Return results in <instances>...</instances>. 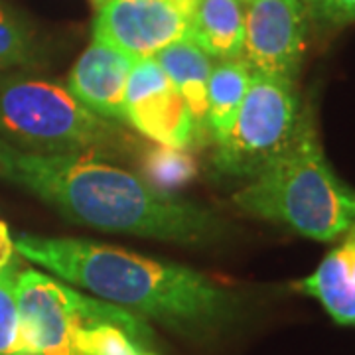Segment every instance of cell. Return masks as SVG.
<instances>
[{"label":"cell","instance_id":"cell-1","mask_svg":"<svg viewBox=\"0 0 355 355\" xmlns=\"http://www.w3.org/2000/svg\"><path fill=\"white\" fill-rule=\"evenodd\" d=\"M14 249L67 284L186 338H211L237 316L235 298L190 266L76 237L20 235Z\"/></svg>","mask_w":355,"mask_h":355},{"label":"cell","instance_id":"cell-20","mask_svg":"<svg viewBox=\"0 0 355 355\" xmlns=\"http://www.w3.org/2000/svg\"><path fill=\"white\" fill-rule=\"evenodd\" d=\"M14 241L10 237L8 225L4 221H0V270H4L6 266L14 261Z\"/></svg>","mask_w":355,"mask_h":355},{"label":"cell","instance_id":"cell-10","mask_svg":"<svg viewBox=\"0 0 355 355\" xmlns=\"http://www.w3.org/2000/svg\"><path fill=\"white\" fill-rule=\"evenodd\" d=\"M135 62L137 60L127 53L93 40L73 65L67 91L85 109L105 121H127L125 95Z\"/></svg>","mask_w":355,"mask_h":355},{"label":"cell","instance_id":"cell-3","mask_svg":"<svg viewBox=\"0 0 355 355\" xmlns=\"http://www.w3.org/2000/svg\"><path fill=\"white\" fill-rule=\"evenodd\" d=\"M235 203L322 243L340 239L355 223V190L331 170L308 114L288 148L235 193Z\"/></svg>","mask_w":355,"mask_h":355},{"label":"cell","instance_id":"cell-7","mask_svg":"<svg viewBox=\"0 0 355 355\" xmlns=\"http://www.w3.org/2000/svg\"><path fill=\"white\" fill-rule=\"evenodd\" d=\"M190 14L170 0H101L95 4L93 40L135 60L154 58L188 38Z\"/></svg>","mask_w":355,"mask_h":355},{"label":"cell","instance_id":"cell-9","mask_svg":"<svg viewBox=\"0 0 355 355\" xmlns=\"http://www.w3.org/2000/svg\"><path fill=\"white\" fill-rule=\"evenodd\" d=\"M127 121L156 144L186 148L193 142L190 109L156 58L137 60L127 81Z\"/></svg>","mask_w":355,"mask_h":355},{"label":"cell","instance_id":"cell-12","mask_svg":"<svg viewBox=\"0 0 355 355\" xmlns=\"http://www.w3.org/2000/svg\"><path fill=\"white\" fill-rule=\"evenodd\" d=\"M188 40L217 62L241 58L245 44L241 0H193Z\"/></svg>","mask_w":355,"mask_h":355},{"label":"cell","instance_id":"cell-11","mask_svg":"<svg viewBox=\"0 0 355 355\" xmlns=\"http://www.w3.org/2000/svg\"><path fill=\"white\" fill-rule=\"evenodd\" d=\"M154 58L190 109L193 140L205 142L211 139L207 127V81L214 60L188 38L166 46Z\"/></svg>","mask_w":355,"mask_h":355},{"label":"cell","instance_id":"cell-2","mask_svg":"<svg viewBox=\"0 0 355 355\" xmlns=\"http://www.w3.org/2000/svg\"><path fill=\"white\" fill-rule=\"evenodd\" d=\"M0 176L79 225L180 243L198 241L214 231L209 211L83 154H38L0 146Z\"/></svg>","mask_w":355,"mask_h":355},{"label":"cell","instance_id":"cell-14","mask_svg":"<svg viewBox=\"0 0 355 355\" xmlns=\"http://www.w3.org/2000/svg\"><path fill=\"white\" fill-rule=\"evenodd\" d=\"M296 286L316 298L334 322L355 326V282L347 277L338 249L326 254L316 270Z\"/></svg>","mask_w":355,"mask_h":355},{"label":"cell","instance_id":"cell-23","mask_svg":"<svg viewBox=\"0 0 355 355\" xmlns=\"http://www.w3.org/2000/svg\"><path fill=\"white\" fill-rule=\"evenodd\" d=\"M241 2H249V0H241Z\"/></svg>","mask_w":355,"mask_h":355},{"label":"cell","instance_id":"cell-22","mask_svg":"<svg viewBox=\"0 0 355 355\" xmlns=\"http://www.w3.org/2000/svg\"><path fill=\"white\" fill-rule=\"evenodd\" d=\"M139 355H154V354H150V352H140Z\"/></svg>","mask_w":355,"mask_h":355},{"label":"cell","instance_id":"cell-17","mask_svg":"<svg viewBox=\"0 0 355 355\" xmlns=\"http://www.w3.org/2000/svg\"><path fill=\"white\" fill-rule=\"evenodd\" d=\"M77 355H139L144 345L123 326L113 322H95L79 331Z\"/></svg>","mask_w":355,"mask_h":355},{"label":"cell","instance_id":"cell-16","mask_svg":"<svg viewBox=\"0 0 355 355\" xmlns=\"http://www.w3.org/2000/svg\"><path fill=\"white\" fill-rule=\"evenodd\" d=\"M18 272L16 261L0 270V355H36L22 331L16 298Z\"/></svg>","mask_w":355,"mask_h":355},{"label":"cell","instance_id":"cell-5","mask_svg":"<svg viewBox=\"0 0 355 355\" xmlns=\"http://www.w3.org/2000/svg\"><path fill=\"white\" fill-rule=\"evenodd\" d=\"M16 298L26 342L36 355H77L79 331L95 322L119 324L142 345L153 338L137 314L85 296L64 280L34 268L18 272Z\"/></svg>","mask_w":355,"mask_h":355},{"label":"cell","instance_id":"cell-21","mask_svg":"<svg viewBox=\"0 0 355 355\" xmlns=\"http://www.w3.org/2000/svg\"><path fill=\"white\" fill-rule=\"evenodd\" d=\"M93 2L97 4V2H101V0H93ZM170 2H174V4H178V6H180L182 10H186V12H188V14L191 12V6H193V0H170Z\"/></svg>","mask_w":355,"mask_h":355},{"label":"cell","instance_id":"cell-8","mask_svg":"<svg viewBox=\"0 0 355 355\" xmlns=\"http://www.w3.org/2000/svg\"><path fill=\"white\" fill-rule=\"evenodd\" d=\"M304 0H249L241 60L253 73L296 79L306 51Z\"/></svg>","mask_w":355,"mask_h":355},{"label":"cell","instance_id":"cell-18","mask_svg":"<svg viewBox=\"0 0 355 355\" xmlns=\"http://www.w3.org/2000/svg\"><path fill=\"white\" fill-rule=\"evenodd\" d=\"M32 58V38L10 10L0 6V67L20 65Z\"/></svg>","mask_w":355,"mask_h":355},{"label":"cell","instance_id":"cell-6","mask_svg":"<svg viewBox=\"0 0 355 355\" xmlns=\"http://www.w3.org/2000/svg\"><path fill=\"white\" fill-rule=\"evenodd\" d=\"M304 114L294 79L251 71L235 121L217 140L216 166L229 176L251 180L288 148Z\"/></svg>","mask_w":355,"mask_h":355},{"label":"cell","instance_id":"cell-15","mask_svg":"<svg viewBox=\"0 0 355 355\" xmlns=\"http://www.w3.org/2000/svg\"><path fill=\"white\" fill-rule=\"evenodd\" d=\"M142 176L154 190L172 193L188 186L198 174L193 154L186 148L156 144L142 156Z\"/></svg>","mask_w":355,"mask_h":355},{"label":"cell","instance_id":"cell-4","mask_svg":"<svg viewBox=\"0 0 355 355\" xmlns=\"http://www.w3.org/2000/svg\"><path fill=\"white\" fill-rule=\"evenodd\" d=\"M0 130L38 154H79L113 139V127L53 81L0 83Z\"/></svg>","mask_w":355,"mask_h":355},{"label":"cell","instance_id":"cell-19","mask_svg":"<svg viewBox=\"0 0 355 355\" xmlns=\"http://www.w3.org/2000/svg\"><path fill=\"white\" fill-rule=\"evenodd\" d=\"M306 8L318 22L343 26L355 22V0H304Z\"/></svg>","mask_w":355,"mask_h":355},{"label":"cell","instance_id":"cell-13","mask_svg":"<svg viewBox=\"0 0 355 355\" xmlns=\"http://www.w3.org/2000/svg\"><path fill=\"white\" fill-rule=\"evenodd\" d=\"M251 83V69L237 60L214 64L207 81V127L209 137L221 140L229 132Z\"/></svg>","mask_w":355,"mask_h":355}]
</instances>
